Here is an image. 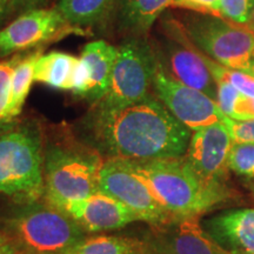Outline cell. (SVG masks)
<instances>
[{
    "instance_id": "cell-1",
    "label": "cell",
    "mask_w": 254,
    "mask_h": 254,
    "mask_svg": "<svg viewBox=\"0 0 254 254\" xmlns=\"http://www.w3.org/2000/svg\"><path fill=\"white\" fill-rule=\"evenodd\" d=\"M81 132L98 153L136 163L184 157L192 135L151 94L118 109L94 105L81 120Z\"/></svg>"
},
{
    "instance_id": "cell-2",
    "label": "cell",
    "mask_w": 254,
    "mask_h": 254,
    "mask_svg": "<svg viewBox=\"0 0 254 254\" xmlns=\"http://www.w3.org/2000/svg\"><path fill=\"white\" fill-rule=\"evenodd\" d=\"M132 164L173 218H198L227 198L222 184L202 180L185 157Z\"/></svg>"
},
{
    "instance_id": "cell-3",
    "label": "cell",
    "mask_w": 254,
    "mask_h": 254,
    "mask_svg": "<svg viewBox=\"0 0 254 254\" xmlns=\"http://www.w3.org/2000/svg\"><path fill=\"white\" fill-rule=\"evenodd\" d=\"M11 243L23 254H65L84 237V230L62 208L30 202L6 221Z\"/></svg>"
},
{
    "instance_id": "cell-4",
    "label": "cell",
    "mask_w": 254,
    "mask_h": 254,
    "mask_svg": "<svg viewBox=\"0 0 254 254\" xmlns=\"http://www.w3.org/2000/svg\"><path fill=\"white\" fill-rule=\"evenodd\" d=\"M0 193L30 204L45 195L39 132L19 127L0 134Z\"/></svg>"
},
{
    "instance_id": "cell-5",
    "label": "cell",
    "mask_w": 254,
    "mask_h": 254,
    "mask_svg": "<svg viewBox=\"0 0 254 254\" xmlns=\"http://www.w3.org/2000/svg\"><path fill=\"white\" fill-rule=\"evenodd\" d=\"M100 154L90 148L50 145L44 153L45 199L59 207L99 192Z\"/></svg>"
},
{
    "instance_id": "cell-6",
    "label": "cell",
    "mask_w": 254,
    "mask_h": 254,
    "mask_svg": "<svg viewBox=\"0 0 254 254\" xmlns=\"http://www.w3.org/2000/svg\"><path fill=\"white\" fill-rule=\"evenodd\" d=\"M200 52L228 68L247 72L254 60V31L224 18L199 14L183 24Z\"/></svg>"
},
{
    "instance_id": "cell-7",
    "label": "cell",
    "mask_w": 254,
    "mask_h": 254,
    "mask_svg": "<svg viewBox=\"0 0 254 254\" xmlns=\"http://www.w3.org/2000/svg\"><path fill=\"white\" fill-rule=\"evenodd\" d=\"M157 65L154 49L146 38H126L118 49L110 90L94 105L101 109H118L145 99L150 94Z\"/></svg>"
},
{
    "instance_id": "cell-8",
    "label": "cell",
    "mask_w": 254,
    "mask_h": 254,
    "mask_svg": "<svg viewBox=\"0 0 254 254\" xmlns=\"http://www.w3.org/2000/svg\"><path fill=\"white\" fill-rule=\"evenodd\" d=\"M167 39L153 46L159 64L174 80L195 88L217 101V81L206 63L205 55L187 37L183 24L167 19L164 21Z\"/></svg>"
},
{
    "instance_id": "cell-9",
    "label": "cell",
    "mask_w": 254,
    "mask_h": 254,
    "mask_svg": "<svg viewBox=\"0 0 254 254\" xmlns=\"http://www.w3.org/2000/svg\"><path fill=\"white\" fill-rule=\"evenodd\" d=\"M99 190L123 202L139 220L160 225L174 219L155 198L132 161L107 158L100 168Z\"/></svg>"
},
{
    "instance_id": "cell-10",
    "label": "cell",
    "mask_w": 254,
    "mask_h": 254,
    "mask_svg": "<svg viewBox=\"0 0 254 254\" xmlns=\"http://www.w3.org/2000/svg\"><path fill=\"white\" fill-rule=\"evenodd\" d=\"M152 87L158 99L192 132L217 123H226L228 119L217 101L195 88L174 80L164 71L159 62Z\"/></svg>"
},
{
    "instance_id": "cell-11",
    "label": "cell",
    "mask_w": 254,
    "mask_h": 254,
    "mask_svg": "<svg viewBox=\"0 0 254 254\" xmlns=\"http://www.w3.org/2000/svg\"><path fill=\"white\" fill-rule=\"evenodd\" d=\"M69 33H81L56 8H36L19 14L0 30V57L44 46Z\"/></svg>"
},
{
    "instance_id": "cell-12",
    "label": "cell",
    "mask_w": 254,
    "mask_h": 254,
    "mask_svg": "<svg viewBox=\"0 0 254 254\" xmlns=\"http://www.w3.org/2000/svg\"><path fill=\"white\" fill-rule=\"evenodd\" d=\"M234 141L226 123H217L195 129L184 155L192 170L205 182L221 184L228 168Z\"/></svg>"
},
{
    "instance_id": "cell-13",
    "label": "cell",
    "mask_w": 254,
    "mask_h": 254,
    "mask_svg": "<svg viewBox=\"0 0 254 254\" xmlns=\"http://www.w3.org/2000/svg\"><path fill=\"white\" fill-rule=\"evenodd\" d=\"M155 226L145 252L152 254H230L200 226L198 218H174Z\"/></svg>"
},
{
    "instance_id": "cell-14",
    "label": "cell",
    "mask_w": 254,
    "mask_h": 254,
    "mask_svg": "<svg viewBox=\"0 0 254 254\" xmlns=\"http://www.w3.org/2000/svg\"><path fill=\"white\" fill-rule=\"evenodd\" d=\"M59 208L86 232L118 230L139 220L132 209L100 190L86 199L65 202Z\"/></svg>"
},
{
    "instance_id": "cell-15",
    "label": "cell",
    "mask_w": 254,
    "mask_h": 254,
    "mask_svg": "<svg viewBox=\"0 0 254 254\" xmlns=\"http://www.w3.org/2000/svg\"><path fill=\"white\" fill-rule=\"evenodd\" d=\"M206 232L230 254H254V208L224 212L209 219Z\"/></svg>"
},
{
    "instance_id": "cell-16",
    "label": "cell",
    "mask_w": 254,
    "mask_h": 254,
    "mask_svg": "<svg viewBox=\"0 0 254 254\" xmlns=\"http://www.w3.org/2000/svg\"><path fill=\"white\" fill-rule=\"evenodd\" d=\"M172 0H116L111 21L120 33L128 37H145Z\"/></svg>"
},
{
    "instance_id": "cell-17",
    "label": "cell",
    "mask_w": 254,
    "mask_h": 254,
    "mask_svg": "<svg viewBox=\"0 0 254 254\" xmlns=\"http://www.w3.org/2000/svg\"><path fill=\"white\" fill-rule=\"evenodd\" d=\"M118 49L105 40L87 43L81 51L82 62L88 71V86L85 99L97 104L110 90L111 79L116 64Z\"/></svg>"
},
{
    "instance_id": "cell-18",
    "label": "cell",
    "mask_w": 254,
    "mask_h": 254,
    "mask_svg": "<svg viewBox=\"0 0 254 254\" xmlns=\"http://www.w3.org/2000/svg\"><path fill=\"white\" fill-rule=\"evenodd\" d=\"M78 60L77 57L60 51L40 55L34 64V81L58 90L72 91Z\"/></svg>"
},
{
    "instance_id": "cell-19",
    "label": "cell",
    "mask_w": 254,
    "mask_h": 254,
    "mask_svg": "<svg viewBox=\"0 0 254 254\" xmlns=\"http://www.w3.org/2000/svg\"><path fill=\"white\" fill-rule=\"evenodd\" d=\"M116 0H59L57 9L72 26L86 28L109 23Z\"/></svg>"
},
{
    "instance_id": "cell-20",
    "label": "cell",
    "mask_w": 254,
    "mask_h": 254,
    "mask_svg": "<svg viewBox=\"0 0 254 254\" xmlns=\"http://www.w3.org/2000/svg\"><path fill=\"white\" fill-rule=\"evenodd\" d=\"M40 51L26 57H14V66L11 75V100H9V116L15 118L21 113L31 86L34 81V64Z\"/></svg>"
},
{
    "instance_id": "cell-21",
    "label": "cell",
    "mask_w": 254,
    "mask_h": 254,
    "mask_svg": "<svg viewBox=\"0 0 254 254\" xmlns=\"http://www.w3.org/2000/svg\"><path fill=\"white\" fill-rule=\"evenodd\" d=\"M65 254H146L144 243L133 238L97 236L82 238Z\"/></svg>"
},
{
    "instance_id": "cell-22",
    "label": "cell",
    "mask_w": 254,
    "mask_h": 254,
    "mask_svg": "<svg viewBox=\"0 0 254 254\" xmlns=\"http://www.w3.org/2000/svg\"><path fill=\"white\" fill-rule=\"evenodd\" d=\"M206 63H207L209 71L215 80H225L230 82L232 86L237 88L240 93L254 97V75L249 72L240 71V69L228 68L220 64L213 62L205 56Z\"/></svg>"
},
{
    "instance_id": "cell-23",
    "label": "cell",
    "mask_w": 254,
    "mask_h": 254,
    "mask_svg": "<svg viewBox=\"0 0 254 254\" xmlns=\"http://www.w3.org/2000/svg\"><path fill=\"white\" fill-rule=\"evenodd\" d=\"M14 66V58L0 63V134L14 127V120L9 116L11 100V75Z\"/></svg>"
},
{
    "instance_id": "cell-24",
    "label": "cell",
    "mask_w": 254,
    "mask_h": 254,
    "mask_svg": "<svg viewBox=\"0 0 254 254\" xmlns=\"http://www.w3.org/2000/svg\"><path fill=\"white\" fill-rule=\"evenodd\" d=\"M228 168L254 179V142H234L228 158Z\"/></svg>"
},
{
    "instance_id": "cell-25",
    "label": "cell",
    "mask_w": 254,
    "mask_h": 254,
    "mask_svg": "<svg viewBox=\"0 0 254 254\" xmlns=\"http://www.w3.org/2000/svg\"><path fill=\"white\" fill-rule=\"evenodd\" d=\"M219 4L222 18L247 26L254 11V0H219Z\"/></svg>"
},
{
    "instance_id": "cell-26",
    "label": "cell",
    "mask_w": 254,
    "mask_h": 254,
    "mask_svg": "<svg viewBox=\"0 0 254 254\" xmlns=\"http://www.w3.org/2000/svg\"><path fill=\"white\" fill-rule=\"evenodd\" d=\"M172 6L192 9L199 14L222 18L219 0H172Z\"/></svg>"
},
{
    "instance_id": "cell-27",
    "label": "cell",
    "mask_w": 254,
    "mask_h": 254,
    "mask_svg": "<svg viewBox=\"0 0 254 254\" xmlns=\"http://www.w3.org/2000/svg\"><path fill=\"white\" fill-rule=\"evenodd\" d=\"M226 125L234 142H254V119L233 120L228 118Z\"/></svg>"
},
{
    "instance_id": "cell-28",
    "label": "cell",
    "mask_w": 254,
    "mask_h": 254,
    "mask_svg": "<svg viewBox=\"0 0 254 254\" xmlns=\"http://www.w3.org/2000/svg\"><path fill=\"white\" fill-rule=\"evenodd\" d=\"M51 0H9V14H21L36 8H44Z\"/></svg>"
},
{
    "instance_id": "cell-29",
    "label": "cell",
    "mask_w": 254,
    "mask_h": 254,
    "mask_svg": "<svg viewBox=\"0 0 254 254\" xmlns=\"http://www.w3.org/2000/svg\"><path fill=\"white\" fill-rule=\"evenodd\" d=\"M0 254H23L11 241L0 245Z\"/></svg>"
},
{
    "instance_id": "cell-30",
    "label": "cell",
    "mask_w": 254,
    "mask_h": 254,
    "mask_svg": "<svg viewBox=\"0 0 254 254\" xmlns=\"http://www.w3.org/2000/svg\"><path fill=\"white\" fill-rule=\"evenodd\" d=\"M8 7L9 0H0V26H1L5 19L9 15Z\"/></svg>"
},
{
    "instance_id": "cell-31",
    "label": "cell",
    "mask_w": 254,
    "mask_h": 254,
    "mask_svg": "<svg viewBox=\"0 0 254 254\" xmlns=\"http://www.w3.org/2000/svg\"><path fill=\"white\" fill-rule=\"evenodd\" d=\"M8 238L5 236V234H2V233H0V245H2V244H6V243H8Z\"/></svg>"
},
{
    "instance_id": "cell-32",
    "label": "cell",
    "mask_w": 254,
    "mask_h": 254,
    "mask_svg": "<svg viewBox=\"0 0 254 254\" xmlns=\"http://www.w3.org/2000/svg\"><path fill=\"white\" fill-rule=\"evenodd\" d=\"M247 26H249L252 31H254V11H253V13H252V17H251V19H250L249 24H247Z\"/></svg>"
},
{
    "instance_id": "cell-33",
    "label": "cell",
    "mask_w": 254,
    "mask_h": 254,
    "mask_svg": "<svg viewBox=\"0 0 254 254\" xmlns=\"http://www.w3.org/2000/svg\"><path fill=\"white\" fill-rule=\"evenodd\" d=\"M249 73H251V74L252 75H254V60H253V63H252V65H251V67H250V69L249 71H247Z\"/></svg>"
}]
</instances>
